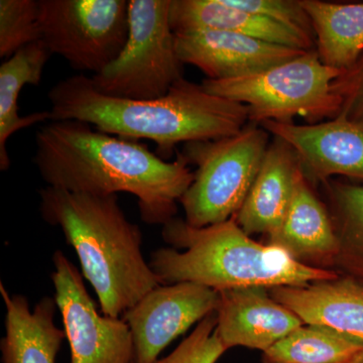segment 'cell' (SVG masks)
<instances>
[{
	"label": "cell",
	"mask_w": 363,
	"mask_h": 363,
	"mask_svg": "<svg viewBox=\"0 0 363 363\" xmlns=\"http://www.w3.org/2000/svg\"><path fill=\"white\" fill-rule=\"evenodd\" d=\"M338 240L333 271L363 284V184L324 183Z\"/></svg>",
	"instance_id": "cell-21"
},
{
	"label": "cell",
	"mask_w": 363,
	"mask_h": 363,
	"mask_svg": "<svg viewBox=\"0 0 363 363\" xmlns=\"http://www.w3.org/2000/svg\"><path fill=\"white\" fill-rule=\"evenodd\" d=\"M216 312L205 317L168 357L156 363H216L226 352L225 346L217 335Z\"/></svg>",
	"instance_id": "cell-24"
},
{
	"label": "cell",
	"mask_w": 363,
	"mask_h": 363,
	"mask_svg": "<svg viewBox=\"0 0 363 363\" xmlns=\"http://www.w3.org/2000/svg\"><path fill=\"white\" fill-rule=\"evenodd\" d=\"M40 40L74 69L99 74L130 32V0H39Z\"/></svg>",
	"instance_id": "cell-8"
},
{
	"label": "cell",
	"mask_w": 363,
	"mask_h": 363,
	"mask_svg": "<svg viewBox=\"0 0 363 363\" xmlns=\"http://www.w3.org/2000/svg\"><path fill=\"white\" fill-rule=\"evenodd\" d=\"M267 245L281 248L305 266L333 271L338 240L329 210L312 190L301 167L281 226Z\"/></svg>",
	"instance_id": "cell-14"
},
{
	"label": "cell",
	"mask_w": 363,
	"mask_h": 363,
	"mask_svg": "<svg viewBox=\"0 0 363 363\" xmlns=\"http://www.w3.org/2000/svg\"><path fill=\"white\" fill-rule=\"evenodd\" d=\"M48 96L51 121H79L108 135L149 140L162 159L179 143L229 138L250 123L245 105L210 94L185 78L166 96L152 100L107 96L85 75L60 81Z\"/></svg>",
	"instance_id": "cell-2"
},
{
	"label": "cell",
	"mask_w": 363,
	"mask_h": 363,
	"mask_svg": "<svg viewBox=\"0 0 363 363\" xmlns=\"http://www.w3.org/2000/svg\"><path fill=\"white\" fill-rule=\"evenodd\" d=\"M40 40L39 0L0 1V57L11 58Z\"/></svg>",
	"instance_id": "cell-23"
},
{
	"label": "cell",
	"mask_w": 363,
	"mask_h": 363,
	"mask_svg": "<svg viewBox=\"0 0 363 363\" xmlns=\"http://www.w3.org/2000/svg\"><path fill=\"white\" fill-rule=\"evenodd\" d=\"M40 213L59 226L77 253L105 316L119 318L162 283L143 255L140 227L128 220L117 195L40 189Z\"/></svg>",
	"instance_id": "cell-3"
},
{
	"label": "cell",
	"mask_w": 363,
	"mask_h": 363,
	"mask_svg": "<svg viewBox=\"0 0 363 363\" xmlns=\"http://www.w3.org/2000/svg\"><path fill=\"white\" fill-rule=\"evenodd\" d=\"M216 332L226 350L241 346L267 351L304 325L264 286L218 291Z\"/></svg>",
	"instance_id": "cell-13"
},
{
	"label": "cell",
	"mask_w": 363,
	"mask_h": 363,
	"mask_svg": "<svg viewBox=\"0 0 363 363\" xmlns=\"http://www.w3.org/2000/svg\"><path fill=\"white\" fill-rule=\"evenodd\" d=\"M172 247L152 252L150 266L162 285L195 283L216 291L243 286H303L338 278L331 269L305 266L281 248L247 235L234 216L202 228L174 218L162 225Z\"/></svg>",
	"instance_id": "cell-4"
},
{
	"label": "cell",
	"mask_w": 363,
	"mask_h": 363,
	"mask_svg": "<svg viewBox=\"0 0 363 363\" xmlns=\"http://www.w3.org/2000/svg\"><path fill=\"white\" fill-rule=\"evenodd\" d=\"M342 363H363V350L358 353L357 357L351 358V359L347 360V362Z\"/></svg>",
	"instance_id": "cell-27"
},
{
	"label": "cell",
	"mask_w": 363,
	"mask_h": 363,
	"mask_svg": "<svg viewBox=\"0 0 363 363\" xmlns=\"http://www.w3.org/2000/svg\"><path fill=\"white\" fill-rule=\"evenodd\" d=\"M295 152L305 178L324 184L333 176L363 181V126L343 116L312 124H260Z\"/></svg>",
	"instance_id": "cell-11"
},
{
	"label": "cell",
	"mask_w": 363,
	"mask_h": 363,
	"mask_svg": "<svg viewBox=\"0 0 363 363\" xmlns=\"http://www.w3.org/2000/svg\"><path fill=\"white\" fill-rule=\"evenodd\" d=\"M33 162L49 187L74 193H130L150 225L175 218L178 202L194 180L179 152L167 162L145 143L108 135L79 121H52L35 133Z\"/></svg>",
	"instance_id": "cell-1"
},
{
	"label": "cell",
	"mask_w": 363,
	"mask_h": 363,
	"mask_svg": "<svg viewBox=\"0 0 363 363\" xmlns=\"http://www.w3.org/2000/svg\"><path fill=\"white\" fill-rule=\"evenodd\" d=\"M363 350L362 339L304 324L262 352V363H342Z\"/></svg>",
	"instance_id": "cell-22"
},
{
	"label": "cell",
	"mask_w": 363,
	"mask_h": 363,
	"mask_svg": "<svg viewBox=\"0 0 363 363\" xmlns=\"http://www.w3.org/2000/svg\"><path fill=\"white\" fill-rule=\"evenodd\" d=\"M219 292L195 283L161 285L123 319L130 327L133 363H156L162 350L197 322L216 312Z\"/></svg>",
	"instance_id": "cell-10"
},
{
	"label": "cell",
	"mask_w": 363,
	"mask_h": 363,
	"mask_svg": "<svg viewBox=\"0 0 363 363\" xmlns=\"http://www.w3.org/2000/svg\"><path fill=\"white\" fill-rule=\"evenodd\" d=\"M332 90L340 102L338 116L363 126V52L354 65L333 81Z\"/></svg>",
	"instance_id": "cell-26"
},
{
	"label": "cell",
	"mask_w": 363,
	"mask_h": 363,
	"mask_svg": "<svg viewBox=\"0 0 363 363\" xmlns=\"http://www.w3.org/2000/svg\"><path fill=\"white\" fill-rule=\"evenodd\" d=\"M52 56L42 40L16 52L0 66V169L11 167L7 152L9 138L16 131L51 119L50 111L18 114V97L26 85L38 86L42 80L45 64Z\"/></svg>",
	"instance_id": "cell-20"
},
{
	"label": "cell",
	"mask_w": 363,
	"mask_h": 363,
	"mask_svg": "<svg viewBox=\"0 0 363 363\" xmlns=\"http://www.w3.org/2000/svg\"><path fill=\"white\" fill-rule=\"evenodd\" d=\"M269 133L250 123L229 138L185 143L182 152L197 167L180 203L189 225L202 228L238 214L269 145Z\"/></svg>",
	"instance_id": "cell-6"
},
{
	"label": "cell",
	"mask_w": 363,
	"mask_h": 363,
	"mask_svg": "<svg viewBox=\"0 0 363 363\" xmlns=\"http://www.w3.org/2000/svg\"><path fill=\"white\" fill-rule=\"evenodd\" d=\"M52 264L55 300L70 344V363H133V337L126 322L98 313L82 274L62 250L52 255Z\"/></svg>",
	"instance_id": "cell-9"
},
{
	"label": "cell",
	"mask_w": 363,
	"mask_h": 363,
	"mask_svg": "<svg viewBox=\"0 0 363 363\" xmlns=\"http://www.w3.org/2000/svg\"><path fill=\"white\" fill-rule=\"evenodd\" d=\"M175 35L182 63L197 67L206 79L214 81L259 73L306 52L223 30H194Z\"/></svg>",
	"instance_id": "cell-12"
},
{
	"label": "cell",
	"mask_w": 363,
	"mask_h": 363,
	"mask_svg": "<svg viewBox=\"0 0 363 363\" xmlns=\"http://www.w3.org/2000/svg\"><path fill=\"white\" fill-rule=\"evenodd\" d=\"M172 0H130V32L119 56L90 77L95 89L121 99L166 96L184 79L169 23Z\"/></svg>",
	"instance_id": "cell-7"
},
{
	"label": "cell",
	"mask_w": 363,
	"mask_h": 363,
	"mask_svg": "<svg viewBox=\"0 0 363 363\" xmlns=\"http://www.w3.org/2000/svg\"><path fill=\"white\" fill-rule=\"evenodd\" d=\"M342 72L324 65L316 51L245 77L201 85L210 94L245 105L250 123H289L300 116L310 123L338 116L340 102L332 83Z\"/></svg>",
	"instance_id": "cell-5"
},
{
	"label": "cell",
	"mask_w": 363,
	"mask_h": 363,
	"mask_svg": "<svg viewBox=\"0 0 363 363\" xmlns=\"http://www.w3.org/2000/svg\"><path fill=\"white\" fill-rule=\"evenodd\" d=\"M314 30L316 50L324 65L344 72L363 52V2L301 0Z\"/></svg>",
	"instance_id": "cell-19"
},
{
	"label": "cell",
	"mask_w": 363,
	"mask_h": 363,
	"mask_svg": "<svg viewBox=\"0 0 363 363\" xmlns=\"http://www.w3.org/2000/svg\"><path fill=\"white\" fill-rule=\"evenodd\" d=\"M304 324L322 325L363 340V284L350 277L303 286L269 289Z\"/></svg>",
	"instance_id": "cell-15"
},
{
	"label": "cell",
	"mask_w": 363,
	"mask_h": 363,
	"mask_svg": "<svg viewBox=\"0 0 363 363\" xmlns=\"http://www.w3.org/2000/svg\"><path fill=\"white\" fill-rule=\"evenodd\" d=\"M300 167L292 147L274 138L247 199L234 216L247 235L269 236L278 230L292 199Z\"/></svg>",
	"instance_id": "cell-16"
},
{
	"label": "cell",
	"mask_w": 363,
	"mask_h": 363,
	"mask_svg": "<svg viewBox=\"0 0 363 363\" xmlns=\"http://www.w3.org/2000/svg\"><path fill=\"white\" fill-rule=\"evenodd\" d=\"M169 23L175 33L223 30L300 51L316 50V45L290 28L238 9L228 0H172Z\"/></svg>",
	"instance_id": "cell-18"
},
{
	"label": "cell",
	"mask_w": 363,
	"mask_h": 363,
	"mask_svg": "<svg viewBox=\"0 0 363 363\" xmlns=\"http://www.w3.org/2000/svg\"><path fill=\"white\" fill-rule=\"evenodd\" d=\"M229 4L250 13L278 23L302 35L306 40L315 42L311 21L301 4V0H228Z\"/></svg>",
	"instance_id": "cell-25"
},
{
	"label": "cell",
	"mask_w": 363,
	"mask_h": 363,
	"mask_svg": "<svg viewBox=\"0 0 363 363\" xmlns=\"http://www.w3.org/2000/svg\"><path fill=\"white\" fill-rule=\"evenodd\" d=\"M0 294L6 311L2 363H56L66 338L65 330L55 323L56 300L42 298L32 311L25 296L11 295L2 283Z\"/></svg>",
	"instance_id": "cell-17"
}]
</instances>
